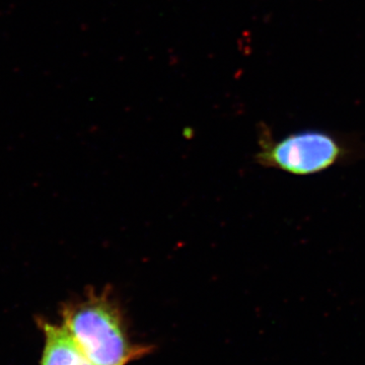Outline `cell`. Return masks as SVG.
Listing matches in <instances>:
<instances>
[{"instance_id":"obj_1","label":"cell","mask_w":365,"mask_h":365,"mask_svg":"<svg viewBox=\"0 0 365 365\" xmlns=\"http://www.w3.org/2000/svg\"><path fill=\"white\" fill-rule=\"evenodd\" d=\"M63 326L93 365H125L135 355L109 292H88L63 311Z\"/></svg>"},{"instance_id":"obj_2","label":"cell","mask_w":365,"mask_h":365,"mask_svg":"<svg viewBox=\"0 0 365 365\" xmlns=\"http://www.w3.org/2000/svg\"><path fill=\"white\" fill-rule=\"evenodd\" d=\"M257 163L270 169L307 177L349 165L364 157L365 151L359 143L331 132L304 130L274 140L262 137Z\"/></svg>"},{"instance_id":"obj_3","label":"cell","mask_w":365,"mask_h":365,"mask_svg":"<svg viewBox=\"0 0 365 365\" xmlns=\"http://www.w3.org/2000/svg\"><path fill=\"white\" fill-rule=\"evenodd\" d=\"M46 344L41 365H93L63 325L44 324Z\"/></svg>"}]
</instances>
